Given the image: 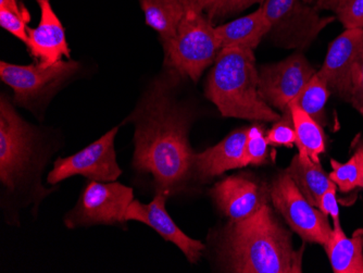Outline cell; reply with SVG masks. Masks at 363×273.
I'll list each match as a JSON object with an SVG mask.
<instances>
[{
	"instance_id": "1",
	"label": "cell",
	"mask_w": 363,
	"mask_h": 273,
	"mask_svg": "<svg viewBox=\"0 0 363 273\" xmlns=\"http://www.w3.org/2000/svg\"><path fill=\"white\" fill-rule=\"evenodd\" d=\"M179 75L170 69L154 81L130 117L135 124L134 167L150 173L157 193L167 195L189 179L195 154L189 140L193 115L174 93Z\"/></svg>"
},
{
	"instance_id": "2",
	"label": "cell",
	"mask_w": 363,
	"mask_h": 273,
	"mask_svg": "<svg viewBox=\"0 0 363 273\" xmlns=\"http://www.w3.org/2000/svg\"><path fill=\"white\" fill-rule=\"evenodd\" d=\"M220 250L230 272H303V247L294 250L291 231L277 219L270 203L246 219L228 222Z\"/></svg>"
},
{
	"instance_id": "3",
	"label": "cell",
	"mask_w": 363,
	"mask_h": 273,
	"mask_svg": "<svg viewBox=\"0 0 363 273\" xmlns=\"http://www.w3.org/2000/svg\"><path fill=\"white\" fill-rule=\"evenodd\" d=\"M259 70L254 50H220L206 84V97L225 118L277 122L281 116L259 95Z\"/></svg>"
},
{
	"instance_id": "4",
	"label": "cell",
	"mask_w": 363,
	"mask_h": 273,
	"mask_svg": "<svg viewBox=\"0 0 363 273\" xmlns=\"http://www.w3.org/2000/svg\"><path fill=\"white\" fill-rule=\"evenodd\" d=\"M186 11L177 28V35L163 44L166 65L171 70L197 82L203 71L217 59L221 47L216 26L185 0Z\"/></svg>"
},
{
	"instance_id": "5",
	"label": "cell",
	"mask_w": 363,
	"mask_h": 273,
	"mask_svg": "<svg viewBox=\"0 0 363 273\" xmlns=\"http://www.w3.org/2000/svg\"><path fill=\"white\" fill-rule=\"evenodd\" d=\"M271 203L289 229L308 243L325 245L333 232L328 217L312 205L286 172L279 173L270 185Z\"/></svg>"
},
{
	"instance_id": "6",
	"label": "cell",
	"mask_w": 363,
	"mask_h": 273,
	"mask_svg": "<svg viewBox=\"0 0 363 273\" xmlns=\"http://www.w3.org/2000/svg\"><path fill=\"white\" fill-rule=\"evenodd\" d=\"M79 68V62L71 60H61L50 67L40 63L19 66L1 61L0 77L13 91L16 105L33 108L56 93Z\"/></svg>"
},
{
	"instance_id": "7",
	"label": "cell",
	"mask_w": 363,
	"mask_h": 273,
	"mask_svg": "<svg viewBox=\"0 0 363 273\" xmlns=\"http://www.w3.org/2000/svg\"><path fill=\"white\" fill-rule=\"evenodd\" d=\"M32 152V128L3 96L0 99V182L4 186L16 189Z\"/></svg>"
},
{
	"instance_id": "8",
	"label": "cell",
	"mask_w": 363,
	"mask_h": 273,
	"mask_svg": "<svg viewBox=\"0 0 363 273\" xmlns=\"http://www.w3.org/2000/svg\"><path fill=\"white\" fill-rule=\"evenodd\" d=\"M118 131L119 126H116L81 152L57 159L47 178L49 184H57L74 175H83L101 182L117 180L122 173L114 150V138Z\"/></svg>"
},
{
	"instance_id": "9",
	"label": "cell",
	"mask_w": 363,
	"mask_h": 273,
	"mask_svg": "<svg viewBox=\"0 0 363 273\" xmlns=\"http://www.w3.org/2000/svg\"><path fill=\"white\" fill-rule=\"evenodd\" d=\"M133 189L121 183H89L79 205L65 219L70 228L91 224H114L125 221L128 206L133 201Z\"/></svg>"
},
{
	"instance_id": "10",
	"label": "cell",
	"mask_w": 363,
	"mask_h": 273,
	"mask_svg": "<svg viewBox=\"0 0 363 273\" xmlns=\"http://www.w3.org/2000/svg\"><path fill=\"white\" fill-rule=\"evenodd\" d=\"M315 73L317 71L301 54L266 65L259 70V95L273 109L285 113L289 111V104L298 99Z\"/></svg>"
},
{
	"instance_id": "11",
	"label": "cell",
	"mask_w": 363,
	"mask_h": 273,
	"mask_svg": "<svg viewBox=\"0 0 363 273\" xmlns=\"http://www.w3.org/2000/svg\"><path fill=\"white\" fill-rule=\"evenodd\" d=\"M214 203L230 221H240L271 203L270 185L250 173L230 175L210 191Z\"/></svg>"
},
{
	"instance_id": "12",
	"label": "cell",
	"mask_w": 363,
	"mask_h": 273,
	"mask_svg": "<svg viewBox=\"0 0 363 273\" xmlns=\"http://www.w3.org/2000/svg\"><path fill=\"white\" fill-rule=\"evenodd\" d=\"M363 57V30L346 28L328 47L323 66L318 72L331 93L350 103L354 73Z\"/></svg>"
},
{
	"instance_id": "13",
	"label": "cell",
	"mask_w": 363,
	"mask_h": 273,
	"mask_svg": "<svg viewBox=\"0 0 363 273\" xmlns=\"http://www.w3.org/2000/svg\"><path fill=\"white\" fill-rule=\"evenodd\" d=\"M169 195L158 191L156 197L150 204H142L133 201L128 206L125 213V221L142 222L154 229L163 240L174 244L186 257L191 264L201 260L205 245L199 240H194L177 227L166 209L167 199Z\"/></svg>"
},
{
	"instance_id": "14",
	"label": "cell",
	"mask_w": 363,
	"mask_h": 273,
	"mask_svg": "<svg viewBox=\"0 0 363 273\" xmlns=\"http://www.w3.org/2000/svg\"><path fill=\"white\" fill-rule=\"evenodd\" d=\"M40 7V23L35 28H28L26 46L38 63L50 67L62 60V57L70 58L71 50L65 38V28L55 13L50 1L43 0Z\"/></svg>"
},
{
	"instance_id": "15",
	"label": "cell",
	"mask_w": 363,
	"mask_h": 273,
	"mask_svg": "<svg viewBox=\"0 0 363 273\" xmlns=\"http://www.w3.org/2000/svg\"><path fill=\"white\" fill-rule=\"evenodd\" d=\"M247 136L248 128H240L213 147L194 154L191 173L198 179L207 181L223 174L226 171L245 168Z\"/></svg>"
},
{
	"instance_id": "16",
	"label": "cell",
	"mask_w": 363,
	"mask_h": 273,
	"mask_svg": "<svg viewBox=\"0 0 363 273\" xmlns=\"http://www.w3.org/2000/svg\"><path fill=\"white\" fill-rule=\"evenodd\" d=\"M271 28L272 26L260 7L248 16L216 26V34L221 50L244 48L254 50L262 38L270 33Z\"/></svg>"
},
{
	"instance_id": "17",
	"label": "cell",
	"mask_w": 363,
	"mask_h": 273,
	"mask_svg": "<svg viewBox=\"0 0 363 273\" xmlns=\"http://www.w3.org/2000/svg\"><path fill=\"white\" fill-rule=\"evenodd\" d=\"M335 273H363V228L347 236L340 221L333 222V232L323 246Z\"/></svg>"
},
{
	"instance_id": "18",
	"label": "cell",
	"mask_w": 363,
	"mask_h": 273,
	"mask_svg": "<svg viewBox=\"0 0 363 273\" xmlns=\"http://www.w3.org/2000/svg\"><path fill=\"white\" fill-rule=\"evenodd\" d=\"M285 172L291 177L303 196L315 207H318L322 195L328 189L336 186L322 168L321 162H312L309 156L295 155Z\"/></svg>"
},
{
	"instance_id": "19",
	"label": "cell",
	"mask_w": 363,
	"mask_h": 273,
	"mask_svg": "<svg viewBox=\"0 0 363 273\" xmlns=\"http://www.w3.org/2000/svg\"><path fill=\"white\" fill-rule=\"evenodd\" d=\"M145 22L160 35L163 44L177 35L186 11L185 0H140Z\"/></svg>"
},
{
	"instance_id": "20",
	"label": "cell",
	"mask_w": 363,
	"mask_h": 273,
	"mask_svg": "<svg viewBox=\"0 0 363 273\" xmlns=\"http://www.w3.org/2000/svg\"><path fill=\"white\" fill-rule=\"evenodd\" d=\"M289 112L295 128L297 142L296 147L301 156H309L312 162H320V156L326 150V138L323 128L305 110L293 101L289 104Z\"/></svg>"
},
{
	"instance_id": "21",
	"label": "cell",
	"mask_w": 363,
	"mask_h": 273,
	"mask_svg": "<svg viewBox=\"0 0 363 273\" xmlns=\"http://www.w3.org/2000/svg\"><path fill=\"white\" fill-rule=\"evenodd\" d=\"M330 94L331 91L328 89V83L324 77L317 72L306 85L296 101L310 117L313 118L320 126H323L328 123L325 105Z\"/></svg>"
},
{
	"instance_id": "22",
	"label": "cell",
	"mask_w": 363,
	"mask_h": 273,
	"mask_svg": "<svg viewBox=\"0 0 363 273\" xmlns=\"http://www.w3.org/2000/svg\"><path fill=\"white\" fill-rule=\"evenodd\" d=\"M189 1L196 10L203 12L206 17L214 24L256 4H263L264 0H189Z\"/></svg>"
},
{
	"instance_id": "23",
	"label": "cell",
	"mask_w": 363,
	"mask_h": 273,
	"mask_svg": "<svg viewBox=\"0 0 363 273\" xmlns=\"http://www.w3.org/2000/svg\"><path fill=\"white\" fill-rule=\"evenodd\" d=\"M331 166L333 171L328 175L342 193L346 194L360 187V170L354 155L345 164L332 159Z\"/></svg>"
},
{
	"instance_id": "24",
	"label": "cell",
	"mask_w": 363,
	"mask_h": 273,
	"mask_svg": "<svg viewBox=\"0 0 363 273\" xmlns=\"http://www.w3.org/2000/svg\"><path fill=\"white\" fill-rule=\"evenodd\" d=\"M269 143L260 126L248 128L246 146H245V165L261 166L267 164L269 158Z\"/></svg>"
},
{
	"instance_id": "25",
	"label": "cell",
	"mask_w": 363,
	"mask_h": 273,
	"mask_svg": "<svg viewBox=\"0 0 363 273\" xmlns=\"http://www.w3.org/2000/svg\"><path fill=\"white\" fill-rule=\"evenodd\" d=\"M266 135L269 145L273 146V147L285 146L287 148H293L294 146H296L297 135H296L291 112L287 111L283 113L282 117L274 122Z\"/></svg>"
},
{
	"instance_id": "26",
	"label": "cell",
	"mask_w": 363,
	"mask_h": 273,
	"mask_svg": "<svg viewBox=\"0 0 363 273\" xmlns=\"http://www.w3.org/2000/svg\"><path fill=\"white\" fill-rule=\"evenodd\" d=\"M338 21L346 28L363 30V0H347L335 12Z\"/></svg>"
},
{
	"instance_id": "27",
	"label": "cell",
	"mask_w": 363,
	"mask_h": 273,
	"mask_svg": "<svg viewBox=\"0 0 363 273\" xmlns=\"http://www.w3.org/2000/svg\"><path fill=\"white\" fill-rule=\"evenodd\" d=\"M28 21L30 20L22 17L16 12L6 9V8H0V26L1 28H5L9 33L16 36V38H19L26 44L28 40Z\"/></svg>"
},
{
	"instance_id": "28",
	"label": "cell",
	"mask_w": 363,
	"mask_h": 273,
	"mask_svg": "<svg viewBox=\"0 0 363 273\" xmlns=\"http://www.w3.org/2000/svg\"><path fill=\"white\" fill-rule=\"evenodd\" d=\"M296 3L297 0H264L261 8L273 28L293 11Z\"/></svg>"
},
{
	"instance_id": "29",
	"label": "cell",
	"mask_w": 363,
	"mask_h": 273,
	"mask_svg": "<svg viewBox=\"0 0 363 273\" xmlns=\"http://www.w3.org/2000/svg\"><path fill=\"white\" fill-rule=\"evenodd\" d=\"M337 186L331 187L322 195L318 203V208L334 221H340V208L337 201Z\"/></svg>"
},
{
	"instance_id": "30",
	"label": "cell",
	"mask_w": 363,
	"mask_h": 273,
	"mask_svg": "<svg viewBox=\"0 0 363 273\" xmlns=\"http://www.w3.org/2000/svg\"><path fill=\"white\" fill-rule=\"evenodd\" d=\"M350 104L363 118V57L354 73Z\"/></svg>"
},
{
	"instance_id": "31",
	"label": "cell",
	"mask_w": 363,
	"mask_h": 273,
	"mask_svg": "<svg viewBox=\"0 0 363 273\" xmlns=\"http://www.w3.org/2000/svg\"><path fill=\"white\" fill-rule=\"evenodd\" d=\"M303 1L307 4H313L318 9L336 12V10L347 0H303Z\"/></svg>"
},
{
	"instance_id": "32",
	"label": "cell",
	"mask_w": 363,
	"mask_h": 273,
	"mask_svg": "<svg viewBox=\"0 0 363 273\" xmlns=\"http://www.w3.org/2000/svg\"><path fill=\"white\" fill-rule=\"evenodd\" d=\"M0 8L11 10V11L16 12V13L20 14L22 17L30 20L28 10L26 8H22L19 3H18V0H0Z\"/></svg>"
},
{
	"instance_id": "33",
	"label": "cell",
	"mask_w": 363,
	"mask_h": 273,
	"mask_svg": "<svg viewBox=\"0 0 363 273\" xmlns=\"http://www.w3.org/2000/svg\"><path fill=\"white\" fill-rule=\"evenodd\" d=\"M354 156L356 157L357 162H358L359 170H360V187L363 189V140H361L356 146Z\"/></svg>"
},
{
	"instance_id": "34",
	"label": "cell",
	"mask_w": 363,
	"mask_h": 273,
	"mask_svg": "<svg viewBox=\"0 0 363 273\" xmlns=\"http://www.w3.org/2000/svg\"><path fill=\"white\" fill-rule=\"evenodd\" d=\"M36 1H38V4H40V1H43V0H36Z\"/></svg>"
}]
</instances>
